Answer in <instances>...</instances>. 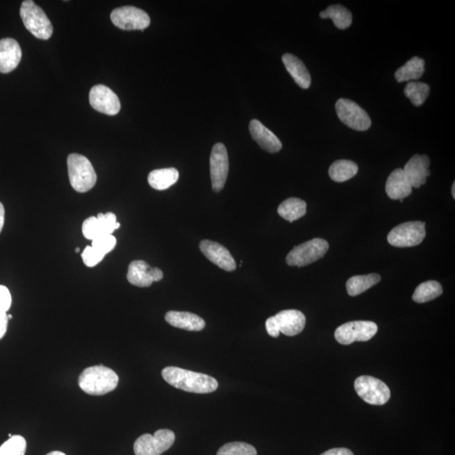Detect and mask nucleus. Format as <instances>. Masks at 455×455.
Wrapping results in <instances>:
<instances>
[{
	"label": "nucleus",
	"mask_w": 455,
	"mask_h": 455,
	"mask_svg": "<svg viewBox=\"0 0 455 455\" xmlns=\"http://www.w3.org/2000/svg\"><path fill=\"white\" fill-rule=\"evenodd\" d=\"M426 224L413 221L398 225L388 235L387 240L395 247H413L422 242L426 237Z\"/></svg>",
	"instance_id": "9"
},
{
	"label": "nucleus",
	"mask_w": 455,
	"mask_h": 455,
	"mask_svg": "<svg viewBox=\"0 0 455 455\" xmlns=\"http://www.w3.org/2000/svg\"><path fill=\"white\" fill-rule=\"evenodd\" d=\"M381 281V276L377 273L371 274L354 276L348 279L346 286L348 295L350 296H358L363 292L370 290V288L378 284Z\"/></svg>",
	"instance_id": "28"
},
{
	"label": "nucleus",
	"mask_w": 455,
	"mask_h": 455,
	"mask_svg": "<svg viewBox=\"0 0 455 455\" xmlns=\"http://www.w3.org/2000/svg\"><path fill=\"white\" fill-rule=\"evenodd\" d=\"M165 320L174 327L190 331L204 330L206 324L203 318L190 312L169 311Z\"/></svg>",
	"instance_id": "23"
},
{
	"label": "nucleus",
	"mask_w": 455,
	"mask_h": 455,
	"mask_svg": "<svg viewBox=\"0 0 455 455\" xmlns=\"http://www.w3.org/2000/svg\"><path fill=\"white\" fill-rule=\"evenodd\" d=\"M119 378L113 370L103 365L87 367L78 378V386L90 395H104L116 389Z\"/></svg>",
	"instance_id": "2"
},
{
	"label": "nucleus",
	"mask_w": 455,
	"mask_h": 455,
	"mask_svg": "<svg viewBox=\"0 0 455 455\" xmlns=\"http://www.w3.org/2000/svg\"><path fill=\"white\" fill-rule=\"evenodd\" d=\"M306 201L292 197V199L285 200L279 205L278 213L285 220L294 222L306 215Z\"/></svg>",
	"instance_id": "27"
},
{
	"label": "nucleus",
	"mask_w": 455,
	"mask_h": 455,
	"mask_svg": "<svg viewBox=\"0 0 455 455\" xmlns=\"http://www.w3.org/2000/svg\"><path fill=\"white\" fill-rule=\"evenodd\" d=\"M217 455H257V452L254 447L247 442H233L221 447Z\"/></svg>",
	"instance_id": "33"
},
{
	"label": "nucleus",
	"mask_w": 455,
	"mask_h": 455,
	"mask_svg": "<svg viewBox=\"0 0 455 455\" xmlns=\"http://www.w3.org/2000/svg\"><path fill=\"white\" fill-rule=\"evenodd\" d=\"M377 331L378 326L374 322L358 320L340 326L335 331V338L342 345H350L354 342L370 341Z\"/></svg>",
	"instance_id": "10"
},
{
	"label": "nucleus",
	"mask_w": 455,
	"mask_h": 455,
	"mask_svg": "<svg viewBox=\"0 0 455 455\" xmlns=\"http://www.w3.org/2000/svg\"><path fill=\"white\" fill-rule=\"evenodd\" d=\"M80 248L75 249V252H80Z\"/></svg>",
	"instance_id": "43"
},
{
	"label": "nucleus",
	"mask_w": 455,
	"mask_h": 455,
	"mask_svg": "<svg viewBox=\"0 0 455 455\" xmlns=\"http://www.w3.org/2000/svg\"><path fill=\"white\" fill-rule=\"evenodd\" d=\"M322 19H331L336 27L340 30L347 29L353 22V15L351 11L341 5H333L327 8L326 10L320 12Z\"/></svg>",
	"instance_id": "26"
},
{
	"label": "nucleus",
	"mask_w": 455,
	"mask_h": 455,
	"mask_svg": "<svg viewBox=\"0 0 455 455\" xmlns=\"http://www.w3.org/2000/svg\"><path fill=\"white\" fill-rule=\"evenodd\" d=\"M266 329L267 333L272 336V338H279L280 331L274 316H272V317L267 320Z\"/></svg>",
	"instance_id": "37"
},
{
	"label": "nucleus",
	"mask_w": 455,
	"mask_h": 455,
	"mask_svg": "<svg viewBox=\"0 0 455 455\" xmlns=\"http://www.w3.org/2000/svg\"><path fill=\"white\" fill-rule=\"evenodd\" d=\"M388 197L393 200H402L411 195L413 188L402 169H395L388 177L386 185Z\"/></svg>",
	"instance_id": "21"
},
{
	"label": "nucleus",
	"mask_w": 455,
	"mask_h": 455,
	"mask_svg": "<svg viewBox=\"0 0 455 455\" xmlns=\"http://www.w3.org/2000/svg\"><path fill=\"white\" fill-rule=\"evenodd\" d=\"M285 68L296 82V84L302 89L310 88L311 76L306 66L299 58L291 53H285L282 57Z\"/></svg>",
	"instance_id": "22"
},
{
	"label": "nucleus",
	"mask_w": 455,
	"mask_h": 455,
	"mask_svg": "<svg viewBox=\"0 0 455 455\" xmlns=\"http://www.w3.org/2000/svg\"><path fill=\"white\" fill-rule=\"evenodd\" d=\"M71 185L81 193L89 192L97 183V176L92 164L84 156L71 154L67 160Z\"/></svg>",
	"instance_id": "3"
},
{
	"label": "nucleus",
	"mask_w": 455,
	"mask_h": 455,
	"mask_svg": "<svg viewBox=\"0 0 455 455\" xmlns=\"http://www.w3.org/2000/svg\"><path fill=\"white\" fill-rule=\"evenodd\" d=\"M115 26L122 30H144L150 25V17L145 11L133 6H124L115 9L110 14Z\"/></svg>",
	"instance_id": "11"
},
{
	"label": "nucleus",
	"mask_w": 455,
	"mask_h": 455,
	"mask_svg": "<svg viewBox=\"0 0 455 455\" xmlns=\"http://www.w3.org/2000/svg\"><path fill=\"white\" fill-rule=\"evenodd\" d=\"M354 388L359 397L370 405H385L390 398L389 387L371 376H360L355 381Z\"/></svg>",
	"instance_id": "8"
},
{
	"label": "nucleus",
	"mask_w": 455,
	"mask_h": 455,
	"mask_svg": "<svg viewBox=\"0 0 455 455\" xmlns=\"http://www.w3.org/2000/svg\"><path fill=\"white\" fill-rule=\"evenodd\" d=\"M26 450V439L15 435L0 447V455H25Z\"/></svg>",
	"instance_id": "32"
},
{
	"label": "nucleus",
	"mask_w": 455,
	"mask_h": 455,
	"mask_svg": "<svg viewBox=\"0 0 455 455\" xmlns=\"http://www.w3.org/2000/svg\"><path fill=\"white\" fill-rule=\"evenodd\" d=\"M274 317L278 323L279 331L288 336L299 334L306 326V316L299 311H283L276 314Z\"/></svg>",
	"instance_id": "20"
},
{
	"label": "nucleus",
	"mask_w": 455,
	"mask_h": 455,
	"mask_svg": "<svg viewBox=\"0 0 455 455\" xmlns=\"http://www.w3.org/2000/svg\"><path fill=\"white\" fill-rule=\"evenodd\" d=\"M429 158L426 154H415L405 165L404 172L411 188H420L427 182V178L431 175L429 169Z\"/></svg>",
	"instance_id": "17"
},
{
	"label": "nucleus",
	"mask_w": 455,
	"mask_h": 455,
	"mask_svg": "<svg viewBox=\"0 0 455 455\" xmlns=\"http://www.w3.org/2000/svg\"><path fill=\"white\" fill-rule=\"evenodd\" d=\"M19 15L26 28L35 38L49 40L53 33V27L44 10L35 5L33 0H26L22 3Z\"/></svg>",
	"instance_id": "4"
},
{
	"label": "nucleus",
	"mask_w": 455,
	"mask_h": 455,
	"mask_svg": "<svg viewBox=\"0 0 455 455\" xmlns=\"http://www.w3.org/2000/svg\"><path fill=\"white\" fill-rule=\"evenodd\" d=\"M404 93L411 102L418 108L424 104L429 97L430 87L422 82H410L405 87Z\"/></svg>",
	"instance_id": "31"
},
{
	"label": "nucleus",
	"mask_w": 455,
	"mask_h": 455,
	"mask_svg": "<svg viewBox=\"0 0 455 455\" xmlns=\"http://www.w3.org/2000/svg\"><path fill=\"white\" fill-rule=\"evenodd\" d=\"M176 435L169 429L156 431L154 435L144 434L134 442L135 455H161L173 445Z\"/></svg>",
	"instance_id": "6"
},
{
	"label": "nucleus",
	"mask_w": 455,
	"mask_h": 455,
	"mask_svg": "<svg viewBox=\"0 0 455 455\" xmlns=\"http://www.w3.org/2000/svg\"><path fill=\"white\" fill-rule=\"evenodd\" d=\"M454 189H455V184L454 183V184H453V187H452V195H453L454 199V197H455V191H454Z\"/></svg>",
	"instance_id": "42"
},
{
	"label": "nucleus",
	"mask_w": 455,
	"mask_h": 455,
	"mask_svg": "<svg viewBox=\"0 0 455 455\" xmlns=\"http://www.w3.org/2000/svg\"><path fill=\"white\" fill-rule=\"evenodd\" d=\"M8 322H9L8 315L6 312L0 311V340H1L6 333Z\"/></svg>",
	"instance_id": "38"
},
{
	"label": "nucleus",
	"mask_w": 455,
	"mask_h": 455,
	"mask_svg": "<svg viewBox=\"0 0 455 455\" xmlns=\"http://www.w3.org/2000/svg\"><path fill=\"white\" fill-rule=\"evenodd\" d=\"M22 57V51L17 40L13 38L0 40V73L8 74L17 69Z\"/></svg>",
	"instance_id": "18"
},
{
	"label": "nucleus",
	"mask_w": 455,
	"mask_h": 455,
	"mask_svg": "<svg viewBox=\"0 0 455 455\" xmlns=\"http://www.w3.org/2000/svg\"><path fill=\"white\" fill-rule=\"evenodd\" d=\"M358 166L354 161L339 160L330 166L329 176L336 182H344L357 175Z\"/></svg>",
	"instance_id": "29"
},
{
	"label": "nucleus",
	"mask_w": 455,
	"mask_h": 455,
	"mask_svg": "<svg viewBox=\"0 0 455 455\" xmlns=\"http://www.w3.org/2000/svg\"><path fill=\"white\" fill-rule=\"evenodd\" d=\"M90 103L97 112L109 116H115L121 110V102L117 94L103 85H94L90 90Z\"/></svg>",
	"instance_id": "14"
},
{
	"label": "nucleus",
	"mask_w": 455,
	"mask_h": 455,
	"mask_svg": "<svg viewBox=\"0 0 455 455\" xmlns=\"http://www.w3.org/2000/svg\"><path fill=\"white\" fill-rule=\"evenodd\" d=\"M162 377L176 389L197 394H208L215 391L219 383L208 374L185 370L177 367H166Z\"/></svg>",
	"instance_id": "1"
},
{
	"label": "nucleus",
	"mask_w": 455,
	"mask_h": 455,
	"mask_svg": "<svg viewBox=\"0 0 455 455\" xmlns=\"http://www.w3.org/2000/svg\"><path fill=\"white\" fill-rule=\"evenodd\" d=\"M179 179V172L175 168L154 169L149 173L148 181L150 187L158 191L168 189Z\"/></svg>",
	"instance_id": "24"
},
{
	"label": "nucleus",
	"mask_w": 455,
	"mask_h": 455,
	"mask_svg": "<svg viewBox=\"0 0 455 455\" xmlns=\"http://www.w3.org/2000/svg\"><path fill=\"white\" fill-rule=\"evenodd\" d=\"M47 455H66L65 453L60 452V451H53V452H51L49 454H47Z\"/></svg>",
	"instance_id": "41"
},
{
	"label": "nucleus",
	"mask_w": 455,
	"mask_h": 455,
	"mask_svg": "<svg viewBox=\"0 0 455 455\" xmlns=\"http://www.w3.org/2000/svg\"><path fill=\"white\" fill-rule=\"evenodd\" d=\"M322 455H354L350 449L346 448H336L326 451Z\"/></svg>",
	"instance_id": "39"
},
{
	"label": "nucleus",
	"mask_w": 455,
	"mask_h": 455,
	"mask_svg": "<svg viewBox=\"0 0 455 455\" xmlns=\"http://www.w3.org/2000/svg\"><path fill=\"white\" fill-rule=\"evenodd\" d=\"M200 250L213 263L227 272L236 269L235 259L226 248L213 241L204 240L200 243Z\"/></svg>",
	"instance_id": "16"
},
{
	"label": "nucleus",
	"mask_w": 455,
	"mask_h": 455,
	"mask_svg": "<svg viewBox=\"0 0 455 455\" xmlns=\"http://www.w3.org/2000/svg\"><path fill=\"white\" fill-rule=\"evenodd\" d=\"M117 245V240L113 235H102L92 240L91 247L96 248L97 251L105 256L114 250Z\"/></svg>",
	"instance_id": "34"
},
{
	"label": "nucleus",
	"mask_w": 455,
	"mask_h": 455,
	"mask_svg": "<svg viewBox=\"0 0 455 455\" xmlns=\"http://www.w3.org/2000/svg\"><path fill=\"white\" fill-rule=\"evenodd\" d=\"M329 244L323 239H313L295 247L288 253L286 262L288 266L304 267L316 262L326 254Z\"/></svg>",
	"instance_id": "5"
},
{
	"label": "nucleus",
	"mask_w": 455,
	"mask_h": 455,
	"mask_svg": "<svg viewBox=\"0 0 455 455\" xmlns=\"http://www.w3.org/2000/svg\"><path fill=\"white\" fill-rule=\"evenodd\" d=\"M442 294L441 284L437 281H427L415 288L413 299L415 302L423 304L438 298Z\"/></svg>",
	"instance_id": "30"
},
{
	"label": "nucleus",
	"mask_w": 455,
	"mask_h": 455,
	"mask_svg": "<svg viewBox=\"0 0 455 455\" xmlns=\"http://www.w3.org/2000/svg\"><path fill=\"white\" fill-rule=\"evenodd\" d=\"M12 436H13V435H12L11 433H10V434H9V437L11 438Z\"/></svg>",
	"instance_id": "45"
},
{
	"label": "nucleus",
	"mask_w": 455,
	"mask_h": 455,
	"mask_svg": "<svg viewBox=\"0 0 455 455\" xmlns=\"http://www.w3.org/2000/svg\"><path fill=\"white\" fill-rule=\"evenodd\" d=\"M229 174V157L226 148L221 142L213 146L210 156V175L213 192L224 188Z\"/></svg>",
	"instance_id": "13"
},
{
	"label": "nucleus",
	"mask_w": 455,
	"mask_h": 455,
	"mask_svg": "<svg viewBox=\"0 0 455 455\" xmlns=\"http://www.w3.org/2000/svg\"><path fill=\"white\" fill-rule=\"evenodd\" d=\"M126 279L134 286L146 288L163 279V272L159 268L150 267L144 260H133L129 265Z\"/></svg>",
	"instance_id": "15"
},
{
	"label": "nucleus",
	"mask_w": 455,
	"mask_h": 455,
	"mask_svg": "<svg viewBox=\"0 0 455 455\" xmlns=\"http://www.w3.org/2000/svg\"><path fill=\"white\" fill-rule=\"evenodd\" d=\"M120 226L114 213H98L97 217H90L85 220L82 231L87 240H94L102 235H113Z\"/></svg>",
	"instance_id": "12"
},
{
	"label": "nucleus",
	"mask_w": 455,
	"mask_h": 455,
	"mask_svg": "<svg viewBox=\"0 0 455 455\" xmlns=\"http://www.w3.org/2000/svg\"><path fill=\"white\" fill-rule=\"evenodd\" d=\"M336 114L344 124L357 131H366L372 124L366 110L349 99L341 98L336 103Z\"/></svg>",
	"instance_id": "7"
},
{
	"label": "nucleus",
	"mask_w": 455,
	"mask_h": 455,
	"mask_svg": "<svg viewBox=\"0 0 455 455\" xmlns=\"http://www.w3.org/2000/svg\"><path fill=\"white\" fill-rule=\"evenodd\" d=\"M425 72V60L419 57H413L405 65L401 67L395 74V80L399 83L417 81Z\"/></svg>",
	"instance_id": "25"
},
{
	"label": "nucleus",
	"mask_w": 455,
	"mask_h": 455,
	"mask_svg": "<svg viewBox=\"0 0 455 455\" xmlns=\"http://www.w3.org/2000/svg\"><path fill=\"white\" fill-rule=\"evenodd\" d=\"M253 140L268 153L274 154L283 149L279 138L258 120L253 119L249 126Z\"/></svg>",
	"instance_id": "19"
},
{
	"label": "nucleus",
	"mask_w": 455,
	"mask_h": 455,
	"mask_svg": "<svg viewBox=\"0 0 455 455\" xmlns=\"http://www.w3.org/2000/svg\"><path fill=\"white\" fill-rule=\"evenodd\" d=\"M3 224H5V208L3 205L0 203V233H1Z\"/></svg>",
	"instance_id": "40"
},
{
	"label": "nucleus",
	"mask_w": 455,
	"mask_h": 455,
	"mask_svg": "<svg viewBox=\"0 0 455 455\" xmlns=\"http://www.w3.org/2000/svg\"><path fill=\"white\" fill-rule=\"evenodd\" d=\"M12 303L10 292L5 286L0 285V311L6 312L10 310Z\"/></svg>",
	"instance_id": "36"
},
{
	"label": "nucleus",
	"mask_w": 455,
	"mask_h": 455,
	"mask_svg": "<svg viewBox=\"0 0 455 455\" xmlns=\"http://www.w3.org/2000/svg\"><path fill=\"white\" fill-rule=\"evenodd\" d=\"M12 318H13V317H12L11 315H8V319L11 320Z\"/></svg>",
	"instance_id": "44"
},
{
	"label": "nucleus",
	"mask_w": 455,
	"mask_h": 455,
	"mask_svg": "<svg viewBox=\"0 0 455 455\" xmlns=\"http://www.w3.org/2000/svg\"><path fill=\"white\" fill-rule=\"evenodd\" d=\"M81 256L85 266L93 267L101 262L105 255L97 251L96 248L88 245L83 251Z\"/></svg>",
	"instance_id": "35"
}]
</instances>
